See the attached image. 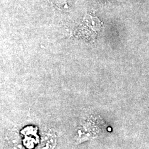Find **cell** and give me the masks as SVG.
I'll return each mask as SVG.
<instances>
[{
    "instance_id": "1",
    "label": "cell",
    "mask_w": 149,
    "mask_h": 149,
    "mask_svg": "<svg viewBox=\"0 0 149 149\" xmlns=\"http://www.w3.org/2000/svg\"><path fill=\"white\" fill-rule=\"evenodd\" d=\"M101 28V22L96 17L87 15L85 17L84 22L81 26V31L83 34H93Z\"/></svg>"
},
{
    "instance_id": "2",
    "label": "cell",
    "mask_w": 149,
    "mask_h": 149,
    "mask_svg": "<svg viewBox=\"0 0 149 149\" xmlns=\"http://www.w3.org/2000/svg\"><path fill=\"white\" fill-rule=\"evenodd\" d=\"M52 2L55 6L58 7L60 10H65L69 8V6L67 3V0H51Z\"/></svg>"
}]
</instances>
